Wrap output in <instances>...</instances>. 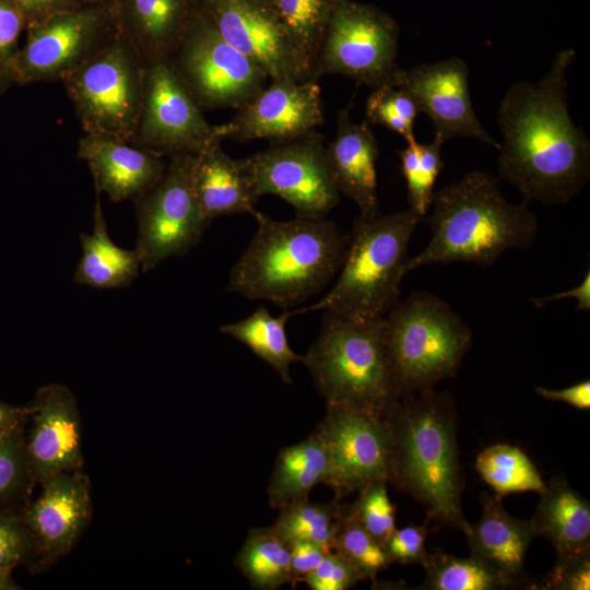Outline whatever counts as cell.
I'll list each match as a JSON object with an SVG mask.
<instances>
[{"instance_id": "cell-1", "label": "cell", "mask_w": 590, "mask_h": 590, "mask_svg": "<svg viewBox=\"0 0 590 590\" xmlns=\"http://www.w3.org/2000/svg\"><path fill=\"white\" fill-rule=\"evenodd\" d=\"M575 58V49H560L543 78L512 83L500 99L497 168L526 202L564 204L589 181L590 141L573 122L566 93Z\"/></svg>"}, {"instance_id": "cell-2", "label": "cell", "mask_w": 590, "mask_h": 590, "mask_svg": "<svg viewBox=\"0 0 590 590\" xmlns=\"http://www.w3.org/2000/svg\"><path fill=\"white\" fill-rule=\"evenodd\" d=\"M391 439V480L418 500L427 519L462 530L463 479L455 402L432 389L399 397L384 415Z\"/></svg>"}, {"instance_id": "cell-3", "label": "cell", "mask_w": 590, "mask_h": 590, "mask_svg": "<svg viewBox=\"0 0 590 590\" xmlns=\"http://www.w3.org/2000/svg\"><path fill=\"white\" fill-rule=\"evenodd\" d=\"M257 231L240 255L227 291L283 308L306 302L339 272L349 244L327 217L276 221L257 211Z\"/></svg>"}, {"instance_id": "cell-4", "label": "cell", "mask_w": 590, "mask_h": 590, "mask_svg": "<svg viewBox=\"0 0 590 590\" xmlns=\"http://www.w3.org/2000/svg\"><path fill=\"white\" fill-rule=\"evenodd\" d=\"M423 220L432 236L421 252L408 258L405 273L433 263L471 262L487 268L509 249H527L538 232V219L528 202H509L498 179L481 170L435 191Z\"/></svg>"}, {"instance_id": "cell-5", "label": "cell", "mask_w": 590, "mask_h": 590, "mask_svg": "<svg viewBox=\"0 0 590 590\" xmlns=\"http://www.w3.org/2000/svg\"><path fill=\"white\" fill-rule=\"evenodd\" d=\"M300 362L327 406L384 416L401 397L388 358L385 316L322 311L320 332Z\"/></svg>"}, {"instance_id": "cell-6", "label": "cell", "mask_w": 590, "mask_h": 590, "mask_svg": "<svg viewBox=\"0 0 590 590\" xmlns=\"http://www.w3.org/2000/svg\"><path fill=\"white\" fill-rule=\"evenodd\" d=\"M422 220L410 209L374 217L358 215L331 290L317 303L288 311L290 316L329 310L384 317L399 300L409 243Z\"/></svg>"}, {"instance_id": "cell-7", "label": "cell", "mask_w": 590, "mask_h": 590, "mask_svg": "<svg viewBox=\"0 0 590 590\" xmlns=\"http://www.w3.org/2000/svg\"><path fill=\"white\" fill-rule=\"evenodd\" d=\"M391 373L400 396L455 377L472 346V331L440 297L415 291L385 315Z\"/></svg>"}, {"instance_id": "cell-8", "label": "cell", "mask_w": 590, "mask_h": 590, "mask_svg": "<svg viewBox=\"0 0 590 590\" xmlns=\"http://www.w3.org/2000/svg\"><path fill=\"white\" fill-rule=\"evenodd\" d=\"M145 67L121 28L61 81L84 133L131 141L143 103Z\"/></svg>"}, {"instance_id": "cell-9", "label": "cell", "mask_w": 590, "mask_h": 590, "mask_svg": "<svg viewBox=\"0 0 590 590\" xmlns=\"http://www.w3.org/2000/svg\"><path fill=\"white\" fill-rule=\"evenodd\" d=\"M10 68L16 84L62 81L121 31L116 0L82 3L27 27Z\"/></svg>"}, {"instance_id": "cell-10", "label": "cell", "mask_w": 590, "mask_h": 590, "mask_svg": "<svg viewBox=\"0 0 590 590\" xmlns=\"http://www.w3.org/2000/svg\"><path fill=\"white\" fill-rule=\"evenodd\" d=\"M398 49L399 26L389 14L371 4L335 0L311 80L339 74L371 88L392 85L400 69Z\"/></svg>"}, {"instance_id": "cell-11", "label": "cell", "mask_w": 590, "mask_h": 590, "mask_svg": "<svg viewBox=\"0 0 590 590\" xmlns=\"http://www.w3.org/2000/svg\"><path fill=\"white\" fill-rule=\"evenodd\" d=\"M169 61L201 109H238L269 80L256 62L219 34L200 10Z\"/></svg>"}, {"instance_id": "cell-12", "label": "cell", "mask_w": 590, "mask_h": 590, "mask_svg": "<svg viewBox=\"0 0 590 590\" xmlns=\"http://www.w3.org/2000/svg\"><path fill=\"white\" fill-rule=\"evenodd\" d=\"M193 169L194 155L170 156L158 181L133 200L143 271L188 253L209 226L196 196Z\"/></svg>"}, {"instance_id": "cell-13", "label": "cell", "mask_w": 590, "mask_h": 590, "mask_svg": "<svg viewBox=\"0 0 590 590\" xmlns=\"http://www.w3.org/2000/svg\"><path fill=\"white\" fill-rule=\"evenodd\" d=\"M241 161L257 199L278 196L296 216L327 217L340 202L327 166L326 142L317 131L271 143Z\"/></svg>"}, {"instance_id": "cell-14", "label": "cell", "mask_w": 590, "mask_h": 590, "mask_svg": "<svg viewBox=\"0 0 590 590\" xmlns=\"http://www.w3.org/2000/svg\"><path fill=\"white\" fill-rule=\"evenodd\" d=\"M145 66L143 103L130 143L170 157L197 155L220 141L216 126L205 120L169 59Z\"/></svg>"}, {"instance_id": "cell-15", "label": "cell", "mask_w": 590, "mask_h": 590, "mask_svg": "<svg viewBox=\"0 0 590 590\" xmlns=\"http://www.w3.org/2000/svg\"><path fill=\"white\" fill-rule=\"evenodd\" d=\"M315 430L324 441L329 470L324 484L335 499L374 481L391 480V439L384 416L327 406Z\"/></svg>"}, {"instance_id": "cell-16", "label": "cell", "mask_w": 590, "mask_h": 590, "mask_svg": "<svg viewBox=\"0 0 590 590\" xmlns=\"http://www.w3.org/2000/svg\"><path fill=\"white\" fill-rule=\"evenodd\" d=\"M219 34L269 80L312 81L311 70L268 0H197Z\"/></svg>"}, {"instance_id": "cell-17", "label": "cell", "mask_w": 590, "mask_h": 590, "mask_svg": "<svg viewBox=\"0 0 590 590\" xmlns=\"http://www.w3.org/2000/svg\"><path fill=\"white\" fill-rule=\"evenodd\" d=\"M414 99L420 113L426 114L434 137L441 141L470 138L498 149L499 143L484 129L472 105L469 69L458 57L400 68L392 83Z\"/></svg>"}, {"instance_id": "cell-18", "label": "cell", "mask_w": 590, "mask_h": 590, "mask_svg": "<svg viewBox=\"0 0 590 590\" xmlns=\"http://www.w3.org/2000/svg\"><path fill=\"white\" fill-rule=\"evenodd\" d=\"M270 81L269 86L236 109L231 120L216 126L220 141L281 142L316 131L323 123L318 82L292 79Z\"/></svg>"}, {"instance_id": "cell-19", "label": "cell", "mask_w": 590, "mask_h": 590, "mask_svg": "<svg viewBox=\"0 0 590 590\" xmlns=\"http://www.w3.org/2000/svg\"><path fill=\"white\" fill-rule=\"evenodd\" d=\"M26 452L34 483L83 465L81 418L76 398L63 384H48L28 405Z\"/></svg>"}, {"instance_id": "cell-20", "label": "cell", "mask_w": 590, "mask_h": 590, "mask_svg": "<svg viewBox=\"0 0 590 590\" xmlns=\"http://www.w3.org/2000/svg\"><path fill=\"white\" fill-rule=\"evenodd\" d=\"M39 496L23 510L43 564L68 554L91 518V485L81 470L57 473L40 483Z\"/></svg>"}, {"instance_id": "cell-21", "label": "cell", "mask_w": 590, "mask_h": 590, "mask_svg": "<svg viewBox=\"0 0 590 590\" xmlns=\"http://www.w3.org/2000/svg\"><path fill=\"white\" fill-rule=\"evenodd\" d=\"M78 156L87 164L94 188L113 202L134 200L158 181L167 166L160 154L101 134L84 133Z\"/></svg>"}, {"instance_id": "cell-22", "label": "cell", "mask_w": 590, "mask_h": 590, "mask_svg": "<svg viewBox=\"0 0 590 590\" xmlns=\"http://www.w3.org/2000/svg\"><path fill=\"white\" fill-rule=\"evenodd\" d=\"M379 148L370 123L354 122L351 107L340 109L334 139L326 143V161L331 179L340 194L351 199L359 216L380 214L377 193Z\"/></svg>"}, {"instance_id": "cell-23", "label": "cell", "mask_w": 590, "mask_h": 590, "mask_svg": "<svg viewBox=\"0 0 590 590\" xmlns=\"http://www.w3.org/2000/svg\"><path fill=\"white\" fill-rule=\"evenodd\" d=\"M482 516L476 523L464 524L471 555L495 570L509 587L523 583L524 558L535 538L530 520L508 514L502 496L482 494Z\"/></svg>"}, {"instance_id": "cell-24", "label": "cell", "mask_w": 590, "mask_h": 590, "mask_svg": "<svg viewBox=\"0 0 590 590\" xmlns=\"http://www.w3.org/2000/svg\"><path fill=\"white\" fill-rule=\"evenodd\" d=\"M123 33L145 64L169 59L197 14V0H116Z\"/></svg>"}, {"instance_id": "cell-25", "label": "cell", "mask_w": 590, "mask_h": 590, "mask_svg": "<svg viewBox=\"0 0 590 590\" xmlns=\"http://www.w3.org/2000/svg\"><path fill=\"white\" fill-rule=\"evenodd\" d=\"M194 190L203 219L248 213L252 216L257 197L241 158L227 155L216 141L194 155Z\"/></svg>"}, {"instance_id": "cell-26", "label": "cell", "mask_w": 590, "mask_h": 590, "mask_svg": "<svg viewBox=\"0 0 590 590\" xmlns=\"http://www.w3.org/2000/svg\"><path fill=\"white\" fill-rule=\"evenodd\" d=\"M533 517L535 536L545 538L557 557L590 552V505L563 476L545 483Z\"/></svg>"}, {"instance_id": "cell-27", "label": "cell", "mask_w": 590, "mask_h": 590, "mask_svg": "<svg viewBox=\"0 0 590 590\" xmlns=\"http://www.w3.org/2000/svg\"><path fill=\"white\" fill-rule=\"evenodd\" d=\"M101 193L95 189L92 233L80 234L82 253L73 281L76 284L98 290L126 287L139 274L140 257L137 249L121 248L108 235Z\"/></svg>"}, {"instance_id": "cell-28", "label": "cell", "mask_w": 590, "mask_h": 590, "mask_svg": "<svg viewBox=\"0 0 590 590\" xmlns=\"http://www.w3.org/2000/svg\"><path fill=\"white\" fill-rule=\"evenodd\" d=\"M329 470L328 451L321 436L314 430L305 440L283 448L276 456L268 484L269 505L280 510L306 500Z\"/></svg>"}, {"instance_id": "cell-29", "label": "cell", "mask_w": 590, "mask_h": 590, "mask_svg": "<svg viewBox=\"0 0 590 590\" xmlns=\"http://www.w3.org/2000/svg\"><path fill=\"white\" fill-rule=\"evenodd\" d=\"M290 318L287 310L273 316L267 307L259 306L246 318L222 324L220 332L246 345L273 368L284 384L291 385V365L300 362L302 355L288 343L285 326Z\"/></svg>"}, {"instance_id": "cell-30", "label": "cell", "mask_w": 590, "mask_h": 590, "mask_svg": "<svg viewBox=\"0 0 590 590\" xmlns=\"http://www.w3.org/2000/svg\"><path fill=\"white\" fill-rule=\"evenodd\" d=\"M235 566L258 590H275L291 582V548L271 527L249 531Z\"/></svg>"}, {"instance_id": "cell-31", "label": "cell", "mask_w": 590, "mask_h": 590, "mask_svg": "<svg viewBox=\"0 0 590 590\" xmlns=\"http://www.w3.org/2000/svg\"><path fill=\"white\" fill-rule=\"evenodd\" d=\"M475 468L500 496L520 492L541 493L545 487L529 457L518 447L508 444H496L483 449L476 457Z\"/></svg>"}, {"instance_id": "cell-32", "label": "cell", "mask_w": 590, "mask_h": 590, "mask_svg": "<svg viewBox=\"0 0 590 590\" xmlns=\"http://www.w3.org/2000/svg\"><path fill=\"white\" fill-rule=\"evenodd\" d=\"M339 499L314 504L309 499L293 503L279 510L271 528L288 545L295 541H311L333 550V541L342 515Z\"/></svg>"}, {"instance_id": "cell-33", "label": "cell", "mask_w": 590, "mask_h": 590, "mask_svg": "<svg viewBox=\"0 0 590 590\" xmlns=\"http://www.w3.org/2000/svg\"><path fill=\"white\" fill-rule=\"evenodd\" d=\"M311 70L335 0H268Z\"/></svg>"}, {"instance_id": "cell-34", "label": "cell", "mask_w": 590, "mask_h": 590, "mask_svg": "<svg viewBox=\"0 0 590 590\" xmlns=\"http://www.w3.org/2000/svg\"><path fill=\"white\" fill-rule=\"evenodd\" d=\"M422 566L426 575L421 589L494 590L509 588L495 570L472 555L457 557L437 551L428 553Z\"/></svg>"}, {"instance_id": "cell-35", "label": "cell", "mask_w": 590, "mask_h": 590, "mask_svg": "<svg viewBox=\"0 0 590 590\" xmlns=\"http://www.w3.org/2000/svg\"><path fill=\"white\" fill-rule=\"evenodd\" d=\"M405 143L399 156L406 184L409 209L424 219L433 201L435 184L444 168V141L434 137L429 143H420L414 138Z\"/></svg>"}, {"instance_id": "cell-36", "label": "cell", "mask_w": 590, "mask_h": 590, "mask_svg": "<svg viewBox=\"0 0 590 590\" xmlns=\"http://www.w3.org/2000/svg\"><path fill=\"white\" fill-rule=\"evenodd\" d=\"M333 551L346 557L364 579L374 580L379 571L391 564L384 547L359 523L349 505H343Z\"/></svg>"}, {"instance_id": "cell-37", "label": "cell", "mask_w": 590, "mask_h": 590, "mask_svg": "<svg viewBox=\"0 0 590 590\" xmlns=\"http://www.w3.org/2000/svg\"><path fill=\"white\" fill-rule=\"evenodd\" d=\"M365 114L370 125L382 126L405 141L415 138L414 122L420 110L402 87L384 84L373 88L366 101Z\"/></svg>"}, {"instance_id": "cell-38", "label": "cell", "mask_w": 590, "mask_h": 590, "mask_svg": "<svg viewBox=\"0 0 590 590\" xmlns=\"http://www.w3.org/2000/svg\"><path fill=\"white\" fill-rule=\"evenodd\" d=\"M33 483L23 424L0 437V507L23 499Z\"/></svg>"}, {"instance_id": "cell-39", "label": "cell", "mask_w": 590, "mask_h": 590, "mask_svg": "<svg viewBox=\"0 0 590 590\" xmlns=\"http://www.w3.org/2000/svg\"><path fill=\"white\" fill-rule=\"evenodd\" d=\"M350 509L365 530L384 547L396 529V506L391 503L386 481H374L358 491Z\"/></svg>"}, {"instance_id": "cell-40", "label": "cell", "mask_w": 590, "mask_h": 590, "mask_svg": "<svg viewBox=\"0 0 590 590\" xmlns=\"http://www.w3.org/2000/svg\"><path fill=\"white\" fill-rule=\"evenodd\" d=\"M35 542L23 511L0 507V568L13 571L21 564L35 559Z\"/></svg>"}, {"instance_id": "cell-41", "label": "cell", "mask_w": 590, "mask_h": 590, "mask_svg": "<svg viewBox=\"0 0 590 590\" xmlns=\"http://www.w3.org/2000/svg\"><path fill=\"white\" fill-rule=\"evenodd\" d=\"M363 579V575L346 557L332 550L304 582L312 590H346Z\"/></svg>"}, {"instance_id": "cell-42", "label": "cell", "mask_w": 590, "mask_h": 590, "mask_svg": "<svg viewBox=\"0 0 590 590\" xmlns=\"http://www.w3.org/2000/svg\"><path fill=\"white\" fill-rule=\"evenodd\" d=\"M540 589L589 590L590 552L557 557L556 564L541 582Z\"/></svg>"}, {"instance_id": "cell-43", "label": "cell", "mask_w": 590, "mask_h": 590, "mask_svg": "<svg viewBox=\"0 0 590 590\" xmlns=\"http://www.w3.org/2000/svg\"><path fill=\"white\" fill-rule=\"evenodd\" d=\"M427 533L426 524L396 528L384 545L389 560L402 565H423L428 555L425 548Z\"/></svg>"}, {"instance_id": "cell-44", "label": "cell", "mask_w": 590, "mask_h": 590, "mask_svg": "<svg viewBox=\"0 0 590 590\" xmlns=\"http://www.w3.org/2000/svg\"><path fill=\"white\" fill-rule=\"evenodd\" d=\"M25 28V20L13 0H0V71L9 79L11 64L20 49L19 37Z\"/></svg>"}, {"instance_id": "cell-45", "label": "cell", "mask_w": 590, "mask_h": 590, "mask_svg": "<svg viewBox=\"0 0 590 590\" xmlns=\"http://www.w3.org/2000/svg\"><path fill=\"white\" fill-rule=\"evenodd\" d=\"M291 548V582L292 588L316 568L323 556L331 550L324 545L311 541H295L290 544Z\"/></svg>"}, {"instance_id": "cell-46", "label": "cell", "mask_w": 590, "mask_h": 590, "mask_svg": "<svg viewBox=\"0 0 590 590\" xmlns=\"http://www.w3.org/2000/svg\"><path fill=\"white\" fill-rule=\"evenodd\" d=\"M13 2L23 15L26 28L82 4L79 0H13Z\"/></svg>"}, {"instance_id": "cell-47", "label": "cell", "mask_w": 590, "mask_h": 590, "mask_svg": "<svg viewBox=\"0 0 590 590\" xmlns=\"http://www.w3.org/2000/svg\"><path fill=\"white\" fill-rule=\"evenodd\" d=\"M534 391L538 396L550 401L564 402L580 410H589L590 408L589 380L558 390L535 386Z\"/></svg>"}, {"instance_id": "cell-48", "label": "cell", "mask_w": 590, "mask_h": 590, "mask_svg": "<svg viewBox=\"0 0 590 590\" xmlns=\"http://www.w3.org/2000/svg\"><path fill=\"white\" fill-rule=\"evenodd\" d=\"M564 298L577 300V310L589 311L590 309V271L588 270L582 281L575 287L556 293L531 298V303L536 308H543Z\"/></svg>"}, {"instance_id": "cell-49", "label": "cell", "mask_w": 590, "mask_h": 590, "mask_svg": "<svg viewBox=\"0 0 590 590\" xmlns=\"http://www.w3.org/2000/svg\"><path fill=\"white\" fill-rule=\"evenodd\" d=\"M28 406H17L0 401V437L26 423Z\"/></svg>"}, {"instance_id": "cell-50", "label": "cell", "mask_w": 590, "mask_h": 590, "mask_svg": "<svg viewBox=\"0 0 590 590\" xmlns=\"http://www.w3.org/2000/svg\"><path fill=\"white\" fill-rule=\"evenodd\" d=\"M20 588L12 577V571L0 568V590H16Z\"/></svg>"}, {"instance_id": "cell-51", "label": "cell", "mask_w": 590, "mask_h": 590, "mask_svg": "<svg viewBox=\"0 0 590 590\" xmlns=\"http://www.w3.org/2000/svg\"><path fill=\"white\" fill-rule=\"evenodd\" d=\"M10 84H12L10 79L0 71V94L3 93Z\"/></svg>"}, {"instance_id": "cell-52", "label": "cell", "mask_w": 590, "mask_h": 590, "mask_svg": "<svg viewBox=\"0 0 590 590\" xmlns=\"http://www.w3.org/2000/svg\"><path fill=\"white\" fill-rule=\"evenodd\" d=\"M81 3H94V2H101L105 0H79Z\"/></svg>"}]
</instances>
